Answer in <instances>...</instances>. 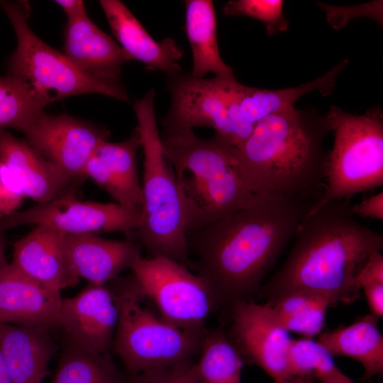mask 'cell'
<instances>
[{
    "label": "cell",
    "mask_w": 383,
    "mask_h": 383,
    "mask_svg": "<svg viewBox=\"0 0 383 383\" xmlns=\"http://www.w3.org/2000/svg\"><path fill=\"white\" fill-rule=\"evenodd\" d=\"M378 319L371 313L353 323L321 333L318 341L333 357L352 358L363 367L362 381L383 374V335Z\"/></svg>",
    "instance_id": "24"
},
{
    "label": "cell",
    "mask_w": 383,
    "mask_h": 383,
    "mask_svg": "<svg viewBox=\"0 0 383 383\" xmlns=\"http://www.w3.org/2000/svg\"><path fill=\"white\" fill-rule=\"evenodd\" d=\"M65 246L73 277L96 285L116 279L142 257V246L132 237L116 240L95 234L65 235Z\"/></svg>",
    "instance_id": "17"
},
{
    "label": "cell",
    "mask_w": 383,
    "mask_h": 383,
    "mask_svg": "<svg viewBox=\"0 0 383 383\" xmlns=\"http://www.w3.org/2000/svg\"><path fill=\"white\" fill-rule=\"evenodd\" d=\"M309 383H317V382H315L313 380H310ZM318 383H340V382H318Z\"/></svg>",
    "instance_id": "39"
},
{
    "label": "cell",
    "mask_w": 383,
    "mask_h": 383,
    "mask_svg": "<svg viewBox=\"0 0 383 383\" xmlns=\"http://www.w3.org/2000/svg\"><path fill=\"white\" fill-rule=\"evenodd\" d=\"M231 310L232 323L228 337L243 360L262 369L274 383L292 381L287 365L292 338L268 307L246 299L233 304Z\"/></svg>",
    "instance_id": "13"
},
{
    "label": "cell",
    "mask_w": 383,
    "mask_h": 383,
    "mask_svg": "<svg viewBox=\"0 0 383 383\" xmlns=\"http://www.w3.org/2000/svg\"><path fill=\"white\" fill-rule=\"evenodd\" d=\"M169 111L162 120L164 132L193 131L209 127L233 146L248 136L236 120L224 78H199L183 74L170 77Z\"/></svg>",
    "instance_id": "10"
},
{
    "label": "cell",
    "mask_w": 383,
    "mask_h": 383,
    "mask_svg": "<svg viewBox=\"0 0 383 383\" xmlns=\"http://www.w3.org/2000/svg\"><path fill=\"white\" fill-rule=\"evenodd\" d=\"M5 256V240L3 232L0 231V276L9 265Z\"/></svg>",
    "instance_id": "37"
},
{
    "label": "cell",
    "mask_w": 383,
    "mask_h": 383,
    "mask_svg": "<svg viewBox=\"0 0 383 383\" xmlns=\"http://www.w3.org/2000/svg\"><path fill=\"white\" fill-rule=\"evenodd\" d=\"M309 381L310 379H296L289 382H287L285 383H309Z\"/></svg>",
    "instance_id": "38"
},
{
    "label": "cell",
    "mask_w": 383,
    "mask_h": 383,
    "mask_svg": "<svg viewBox=\"0 0 383 383\" xmlns=\"http://www.w3.org/2000/svg\"><path fill=\"white\" fill-rule=\"evenodd\" d=\"M141 223V213L118 203L81 201L75 194L37 204L0 218V231L23 226H43L65 235L108 232L131 235Z\"/></svg>",
    "instance_id": "11"
},
{
    "label": "cell",
    "mask_w": 383,
    "mask_h": 383,
    "mask_svg": "<svg viewBox=\"0 0 383 383\" xmlns=\"http://www.w3.org/2000/svg\"><path fill=\"white\" fill-rule=\"evenodd\" d=\"M265 304L284 329L306 338L322 333L326 311L334 306L324 295L303 291L284 294Z\"/></svg>",
    "instance_id": "26"
},
{
    "label": "cell",
    "mask_w": 383,
    "mask_h": 383,
    "mask_svg": "<svg viewBox=\"0 0 383 383\" xmlns=\"http://www.w3.org/2000/svg\"><path fill=\"white\" fill-rule=\"evenodd\" d=\"M65 55L85 74L108 84L123 86V65L131 57L88 15L67 21L64 34Z\"/></svg>",
    "instance_id": "18"
},
{
    "label": "cell",
    "mask_w": 383,
    "mask_h": 383,
    "mask_svg": "<svg viewBox=\"0 0 383 383\" xmlns=\"http://www.w3.org/2000/svg\"><path fill=\"white\" fill-rule=\"evenodd\" d=\"M55 3L63 10L67 21L77 19L87 15L83 1L57 0Z\"/></svg>",
    "instance_id": "35"
},
{
    "label": "cell",
    "mask_w": 383,
    "mask_h": 383,
    "mask_svg": "<svg viewBox=\"0 0 383 383\" xmlns=\"http://www.w3.org/2000/svg\"><path fill=\"white\" fill-rule=\"evenodd\" d=\"M140 148L137 128L123 141L104 140L89 159L84 176L109 193L116 203L141 213L143 199L137 160Z\"/></svg>",
    "instance_id": "15"
},
{
    "label": "cell",
    "mask_w": 383,
    "mask_h": 383,
    "mask_svg": "<svg viewBox=\"0 0 383 383\" xmlns=\"http://www.w3.org/2000/svg\"><path fill=\"white\" fill-rule=\"evenodd\" d=\"M0 160L17 176L26 197L37 204L75 194L84 181L69 175L6 129H0Z\"/></svg>",
    "instance_id": "16"
},
{
    "label": "cell",
    "mask_w": 383,
    "mask_h": 383,
    "mask_svg": "<svg viewBox=\"0 0 383 383\" xmlns=\"http://www.w3.org/2000/svg\"><path fill=\"white\" fill-rule=\"evenodd\" d=\"M328 132L324 116L292 106L270 114L235 147L237 158L255 195L282 194L312 204L322 196Z\"/></svg>",
    "instance_id": "3"
},
{
    "label": "cell",
    "mask_w": 383,
    "mask_h": 383,
    "mask_svg": "<svg viewBox=\"0 0 383 383\" xmlns=\"http://www.w3.org/2000/svg\"><path fill=\"white\" fill-rule=\"evenodd\" d=\"M14 30L17 46L6 60L8 74L23 81L48 104L72 96L97 94L129 101L123 86L95 79L63 53L43 41L28 24V1H0Z\"/></svg>",
    "instance_id": "8"
},
{
    "label": "cell",
    "mask_w": 383,
    "mask_h": 383,
    "mask_svg": "<svg viewBox=\"0 0 383 383\" xmlns=\"http://www.w3.org/2000/svg\"><path fill=\"white\" fill-rule=\"evenodd\" d=\"M62 298L9 263L0 276V323L28 327L57 326Z\"/></svg>",
    "instance_id": "20"
},
{
    "label": "cell",
    "mask_w": 383,
    "mask_h": 383,
    "mask_svg": "<svg viewBox=\"0 0 383 383\" xmlns=\"http://www.w3.org/2000/svg\"><path fill=\"white\" fill-rule=\"evenodd\" d=\"M131 270L161 318L182 330L205 334L206 321L219 306L201 277L186 265L165 257H140Z\"/></svg>",
    "instance_id": "9"
},
{
    "label": "cell",
    "mask_w": 383,
    "mask_h": 383,
    "mask_svg": "<svg viewBox=\"0 0 383 383\" xmlns=\"http://www.w3.org/2000/svg\"><path fill=\"white\" fill-rule=\"evenodd\" d=\"M0 383H12L10 374L0 350Z\"/></svg>",
    "instance_id": "36"
},
{
    "label": "cell",
    "mask_w": 383,
    "mask_h": 383,
    "mask_svg": "<svg viewBox=\"0 0 383 383\" xmlns=\"http://www.w3.org/2000/svg\"><path fill=\"white\" fill-rule=\"evenodd\" d=\"M50 330L0 323V350L12 383H43L59 349Z\"/></svg>",
    "instance_id": "23"
},
{
    "label": "cell",
    "mask_w": 383,
    "mask_h": 383,
    "mask_svg": "<svg viewBox=\"0 0 383 383\" xmlns=\"http://www.w3.org/2000/svg\"><path fill=\"white\" fill-rule=\"evenodd\" d=\"M118 313L114 290L89 284L74 296L62 298L57 326L64 331V340L89 352L109 354Z\"/></svg>",
    "instance_id": "14"
},
{
    "label": "cell",
    "mask_w": 383,
    "mask_h": 383,
    "mask_svg": "<svg viewBox=\"0 0 383 383\" xmlns=\"http://www.w3.org/2000/svg\"><path fill=\"white\" fill-rule=\"evenodd\" d=\"M333 145L327 153L324 192L307 213L335 201L383 185V114L377 106L362 115L331 106L324 115Z\"/></svg>",
    "instance_id": "6"
},
{
    "label": "cell",
    "mask_w": 383,
    "mask_h": 383,
    "mask_svg": "<svg viewBox=\"0 0 383 383\" xmlns=\"http://www.w3.org/2000/svg\"><path fill=\"white\" fill-rule=\"evenodd\" d=\"M311 206L282 194L259 195L251 206L187 233L197 275L219 306L250 299L258 290Z\"/></svg>",
    "instance_id": "1"
},
{
    "label": "cell",
    "mask_w": 383,
    "mask_h": 383,
    "mask_svg": "<svg viewBox=\"0 0 383 383\" xmlns=\"http://www.w3.org/2000/svg\"><path fill=\"white\" fill-rule=\"evenodd\" d=\"M126 383H202L192 360L126 375Z\"/></svg>",
    "instance_id": "32"
},
{
    "label": "cell",
    "mask_w": 383,
    "mask_h": 383,
    "mask_svg": "<svg viewBox=\"0 0 383 383\" xmlns=\"http://www.w3.org/2000/svg\"><path fill=\"white\" fill-rule=\"evenodd\" d=\"M21 132L40 155L69 175L84 180L86 165L109 132L67 113L41 114Z\"/></svg>",
    "instance_id": "12"
},
{
    "label": "cell",
    "mask_w": 383,
    "mask_h": 383,
    "mask_svg": "<svg viewBox=\"0 0 383 383\" xmlns=\"http://www.w3.org/2000/svg\"><path fill=\"white\" fill-rule=\"evenodd\" d=\"M119 45L131 60L164 72L169 77L182 72L179 60L183 50L174 39L156 41L126 5L118 0L99 1Z\"/></svg>",
    "instance_id": "21"
},
{
    "label": "cell",
    "mask_w": 383,
    "mask_h": 383,
    "mask_svg": "<svg viewBox=\"0 0 383 383\" xmlns=\"http://www.w3.org/2000/svg\"><path fill=\"white\" fill-rule=\"evenodd\" d=\"M350 210L355 217L383 219V192H379L358 204H351Z\"/></svg>",
    "instance_id": "34"
},
{
    "label": "cell",
    "mask_w": 383,
    "mask_h": 383,
    "mask_svg": "<svg viewBox=\"0 0 383 383\" xmlns=\"http://www.w3.org/2000/svg\"><path fill=\"white\" fill-rule=\"evenodd\" d=\"M282 0H231L225 4L223 13L226 16H246L263 22L271 35L288 28L283 13Z\"/></svg>",
    "instance_id": "31"
},
{
    "label": "cell",
    "mask_w": 383,
    "mask_h": 383,
    "mask_svg": "<svg viewBox=\"0 0 383 383\" xmlns=\"http://www.w3.org/2000/svg\"><path fill=\"white\" fill-rule=\"evenodd\" d=\"M116 281L119 313L113 350L128 374L192 360L199 354L204 335L182 330L145 306L133 274Z\"/></svg>",
    "instance_id": "7"
},
{
    "label": "cell",
    "mask_w": 383,
    "mask_h": 383,
    "mask_svg": "<svg viewBox=\"0 0 383 383\" xmlns=\"http://www.w3.org/2000/svg\"><path fill=\"white\" fill-rule=\"evenodd\" d=\"M349 201L328 203L306 215L281 267L262 287L267 301L303 291L350 304L361 295L357 277L370 254L383 248V235L357 221Z\"/></svg>",
    "instance_id": "2"
},
{
    "label": "cell",
    "mask_w": 383,
    "mask_h": 383,
    "mask_svg": "<svg viewBox=\"0 0 383 383\" xmlns=\"http://www.w3.org/2000/svg\"><path fill=\"white\" fill-rule=\"evenodd\" d=\"M160 137L174 171L187 233L248 208L258 199L242 172L235 147L221 136L201 138L184 131Z\"/></svg>",
    "instance_id": "4"
},
{
    "label": "cell",
    "mask_w": 383,
    "mask_h": 383,
    "mask_svg": "<svg viewBox=\"0 0 383 383\" xmlns=\"http://www.w3.org/2000/svg\"><path fill=\"white\" fill-rule=\"evenodd\" d=\"M199 355L194 366L202 383H240L244 360L222 331L206 330Z\"/></svg>",
    "instance_id": "28"
},
{
    "label": "cell",
    "mask_w": 383,
    "mask_h": 383,
    "mask_svg": "<svg viewBox=\"0 0 383 383\" xmlns=\"http://www.w3.org/2000/svg\"><path fill=\"white\" fill-rule=\"evenodd\" d=\"M26 198L21 183L13 172L0 160V218L18 211Z\"/></svg>",
    "instance_id": "33"
},
{
    "label": "cell",
    "mask_w": 383,
    "mask_h": 383,
    "mask_svg": "<svg viewBox=\"0 0 383 383\" xmlns=\"http://www.w3.org/2000/svg\"><path fill=\"white\" fill-rule=\"evenodd\" d=\"M110 354L96 353L65 340L51 383H126Z\"/></svg>",
    "instance_id": "27"
},
{
    "label": "cell",
    "mask_w": 383,
    "mask_h": 383,
    "mask_svg": "<svg viewBox=\"0 0 383 383\" xmlns=\"http://www.w3.org/2000/svg\"><path fill=\"white\" fill-rule=\"evenodd\" d=\"M48 104L20 79L8 74L0 76V129L21 131L45 113Z\"/></svg>",
    "instance_id": "30"
},
{
    "label": "cell",
    "mask_w": 383,
    "mask_h": 383,
    "mask_svg": "<svg viewBox=\"0 0 383 383\" xmlns=\"http://www.w3.org/2000/svg\"><path fill=\"white\" fill-rule=\"evenodd\" d=\"M349 60L344 59L331 70L314 80L285 89H265L250 87L238 82L235 77L226 78V87L231 104L240 118L254 127L263 118L294 106L304 95L314 91L329 95L336 80Z\"/></svg>",
    "instance_id": "22"
},
{
    "label": "cell",
    "mask_w": 383,
    "mask_h": 383,
    "mask_svg": "<svg viewBox=\"0 0 383 383\" xmlns=\"http://www.w3.org/2000/svg\"><path fill=\"white\" fill-rule=\"evenodd\" d=\"M11 266L17 271L53 291L79 282L67 262L65 235L43 226L35 227L13 245Z\"/></svg>",
    "instance_id": "19"
},
{
    "label": "cell",
    "mask_w": 383,
    "mask_h": 383,
    "mask_svg": "<svg viewBox=\"0 0 383 383\" xmlns=\"http://www.w3.org/2000/svg\"><path fill=\"white\" fill-rule=\"evenodd\" d=\"M291 379H318L319 382L354 383L335 365L333 355L311 338L292 339L287 355Z\"/></svg>",
    "instance_id": "29"
},
{
    "label": "cell",
    "mask_w": 383,
    "mask_h": 383,
    "mask_svg": "<svg viewBox=\"0 0 383 383\" xmlns=\"http://www.w3.org/2000/svg\"><path fill=\"white\" fill-rule=\"evenodd\" d=\"M184 4L185 32L193 60L190 74L199 78L208 73L217 77H235L233 69L223 61L219 52L213 1L187 0Z\"/></svg>",
    "instance_id": "25"
},
{
    "label": "cell",
    "mask_w": 383,
    "mask_h": 383,
    "mask_svg": "<svg viewBox=\"0 0 383 383\" xmlns=\"http://www.w3.org/2000/svg\"><path fill=\"white\" fill-rule=\"evenodd\" d=\"M155 91L133 106L143 153V205L136 239L150 257H165L184 265L189 248L184 209L173 166L165 155L157 128Z\"/></svg>",
    "instance_id": "5"
}]
</instances>
